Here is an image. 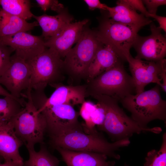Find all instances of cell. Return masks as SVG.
Segmentation results:
<instances>
[{
	"label": "cell",
	"instance_id": "cell-7",
	"mask_svg": "<svg viewBox=\"0 0 166 166\" xmlns=\"http://www.w3.org/2000/svg\"><path fill=\"white\" fill-rule=\"evenodd\" d=\"M26 61L31 70L30 85L34 90H44L48 85L61 83L65 79L63 60L50 48L46 47Z\"/></svg>",
	"mask_w": 166,
	"mask_h": 166
},
{
	"label": "cell",
	"instance_id": "cell-3",
	"mask_svg": "<svg viewBox=\"0 0 166 166\" xmlns=\"http://www.w3.org/2000/svg\"><path fill=\"white\" fill-rule=\"evenodd\" d=\"M158 85L151 89L129 95L120 102L129 111L131 118L140 126L147 128L151 121L158 119L166 122V101L162 99Z\"/></svg>",
	"mask_w": 166,
	"mask_h": 166
},
{
	"label": "cell",
	"instance_id": "cell-12",
	"mask_svg": "<svg viewBox=\"0 0 166 166\" xmlns=\"http://www.w3.org/2000/svg\"><path fill=\"white\" fill-rule=\"evenodd\" d=\"M55 89L49 97H45L33 103L38 112L53 106L67 104L73 106L82 104L85 101L86 86L85 84L66 85L61 83L49 85Z\"/></svg>",
	"mask_w": 166,
	"mask_h": 166
},
{
	"label": "cell",
	"instance_id": "cell-32",
	"mask_svg": "<svg viewBox=\"0 0 166 166\" xmlns=\"http://www.w3.org/2000/svg\"><path fill=\"white\" fill-rule=\"evenodd\" d=\"M84 1L87 4L90 10H93L96 9H99L107 10L108 6L101 3L99 0H84Z\"/></svg>",
	"mask_w": 166,
	"mask_h": 166
},
{
	"label": "cell",
	"instance_id": "cell-4",
	"mask_svg": "<svg viewBox=\"0 0 166 166\" xmlns=\"http://www.w3.org/2000/svg\"><path fill=\"white\" fill-rule=\"evenodd\" d=\"M120 61L109 70L87 82L86 97L103 95L120 101L126 96L136 93L133 79Z\"/></svg>",
	"mask_w": 166,
	"mask_h": 166
},
{
	"label": "cell",
	"instance_id": "cell-1",
	"mask_svg": "<svg viewBox=\"0 0 166 166\" xmlns=\"http://www.w3.org/2000/svg\"><path fill=\"white\" fill-rule=\"evenodd\" d=\"M50 138V143L55 148H60L73 151L99 153L117 160L120 159V156L116 151L121 147L128 146L130 143L128 139L110 143L97 131L85 133L82 127Z\"/></svg>",
	"mask_w": 166,
	"mask_h": 166
},
{
	"label": "cell",
	"instance_id": "cell-19",
	"mask_svg": "<svg viewBox=\"0 0 166 166\" xmlns=\"http://www.w3.org/2000/svg\"><path fill=\"white\" fill-rule=\"evenodd\" d=\"M117 5L108 6V17L114 21L124 24L141 28L150 24L152 21L143 14H138L122 0L117 1Z\"/></svg>",
	"mask_w": 166,
	"mask_h": 166
},
{
	"label": "cell",
	"instance_id": "cell-31",
	"mask_svg": "<svg viewBox=\"0 0 166 166\" xmlns=\"http://www.w3.org/2000/svg\"><path fill=\"white\" fill-rule=\"evenodd\" d=\"M142 2L145 5L148 13L153 15L156 14L158 7L166 4V0H144Z\"/></svg>",
	"mask_w": 166,
	"mask_h": 166
},
{
	"label": "cell",
	"instance_id": "cell-23",
	"mask_svg": "<svg viewBox=\"0 0 166 166\" xmlns=\"http://www.w3.org/2000/svg\"><path fill=\"white\" fill-rule=\"evenodd\" d=\"M0 6L5 12L26 20L31 19L34 15L30 10V0H0Z\"/></svg>",
	"mask_w": 166,
	"mask_h": 166
},
{
	"label": "cell",
	"instance_id": "cell-2",
	"mask_svg": "<svg viewBox=\"0 0 166 166\" xmlns=\"http://www.w3.org/2000/svg\"><path fill=\"white\" fill-rule=\"evenodd\" d=\"M97 101L103 109L105 118L98 126L105 132L114 141L128 139L134 134L151 132L156 134L162 131L160 127L144 128L128 117L119 106L118 101L111 97L103 95L91 96Z\"/></svg>",
	"mask_w": 166,
	"mask_h": 166
},
{
	"label": "cell",
	"instance_id": "cell-35",
	"mask_svg": "<svg viewBox=\"0 0 166 166\" xmlns=\"http://www.w3.org/2000/svg\"><path fill=\"white\" fill-rule=\"evenodd\" d=\"M23 163L14 161H4L3 163H0V166H23Z\"/></svg>",
	"mask_w": 166,
	"mask_h": 166
},
{
	"label": "cell",
	"instance_id": "cell-28",
	"mask_svg": "<svg viewBox=\"0 0 166 166\" xmlns=\"http://www.w3.org/2000/svg\"><path fill=\"white\" fill-rule=\"evenodd\" d=\"M38 6L44 12L49 10L55 11L58 14L64 10L63 4L56 0H36Z\"/></svg>",
	"mask_w": 166,
	"mask_h": 166
},
{
	"label": "cell",
	"instance_id": "cell-24",
	"mask_svg": "<svg viewBox=\"0 0 166 166\" xmlns=\"http://www.w3.org/2000/svg\"><path fill=\"white\" fill-rule=\"evenodd\" d=\"M23 107L18 101L9 97L0 98V124L9 122Z\"/></svg>",
	"mask_w": 166,
	"mask_h": 166
},
{
	"label": "cell",
	"instance_id": "cell-14",
	"mask_svg": "<svg viewBox=\"0 0 166 166\" xmlns=\"http://www.w3.org/2000/svg\"><path fill=\"white\" fill-rule=\"evenodd\" d=\"M0 43L11 47L17 56L26 61L33 58L46 48L41 36L34 35L27 32L0 37Z\"/></svg>",
	"mask_w": 166,
	"mask_h": 166
},
{
	"label": "cell",
	"instance_id": "cell-21",
	"mask_svg": "<svg viewBox=\"0 0 166 166\" xmlns=\"http://www.w3.org/2000/svg\"><path fill=\"white\" fill-rule=\"evenodd\" d=\"M39 26L37 21L30 23L18 17L0 10V37L27 32Z\"/></svg>",
	"mask_w": 166,
	"mask_h": 166
},
{
	"label": "cell",
	"instance_id": "cell-30",
	"mask_svg": "<svg viewBox=\"0 0 166 166\" xmlns=\"http://www.w3.org/2000/svg\"><path fill=\"white\" fill-rule=\"evenodd\" d=\"M97 107L93 113L91 117V122L94 126L97 125L98 126L101 125L105 118V113L103 109L98 104Z\"/></svg>",
	"mask_w": 166,
	"mask_h": 166
},
{
	"label": "cell",
	"instance_id": "cell-29",
	"mask_svg": "<svg viewBox=\"0 0 166 166\" xmlns=\"http://www.w3.org/2000/svg\"><path fill=\"white\" fill-rule=\"evenodd\" d=\"M123 1L132 9L136 11L141 12L145 17L149 18V14L145 7L142 0H122Z\"/></svg>",
	"mask_w": 166,
	"mask_h": 166
},
{
	"label": "cell",
	"instance_id": "cell-34",
	"mask_svg": "<svg viewBox=\"0 0 166 166\" xmlns=\"http://www.w3.org/2000/svg\"><path fill=\"white\" fill-rule=\"evenodd\" d=\"M0 95L2 96L5 97H9L15 99L16 100L18 101L22 105V106L24 107L26 101L24 99L21 98L19 99L13 97L12 95L7 91L6 89H4L1 85L0 84Z\"/></svg>",
	"mask_w": 166,
	"mask_h": 166
},
{
	"label": "cell",
	"instance_id": "cell-10",
	"mask_svg": "<svg viewBox=\"0 0 166 166\" xmlns=\"http://www.w3.org/2000/svg\"><path fill=\"white\" fill-rule=\"evenodd\" d=\"M135 88L136 94L144 91L145 87L150 83L160 86L161 75L166 70L164 58L157 61H144L133 57L130 54L126 59Z\"/></svg>",
	"mask_w": 166,
	"mask_h": 166
},
{
	"label": "cell",
	"instance_id": "cell-15",
	"mask_svg": "<svg viewBox=\"0 0 166 166\" xmlns=\"http://www.w3.org/2000/svg\"><path fill=\"white\" fill-rule=\"evenodd\" d=\"M88 21L85 19L69 24L56 35L45 41V47L52 49L61 58H64L73 45L79 39L83 27Z\"/></svg>",
	"mask_w": 166,
	"mask_h": 166
},
{
	"label": "cell",
	"instance_id": "cell-17",
	"mask_svg": "<svg viewBox=\"0 0 166 166\" xmlns=\"http://www.w3.org/2000/svg\"><path fill=\"white\" fill-rule=\"evenodd\" d=\"M23 144L17 136L10 121L0 124V155L4 161H14L23 163L19 151Z\"/></svg>",
	"mask_w": 166,
	"mask_h": 166
},
{
	"label": "cell",
	"instance_id": "cell-37",
	"mask_svg": "<svg viewBox=\"0 0 166 166\" xmlns=\"http://www.w3.org/2000/svg\"><path fill=\"white\" fill-rule=\"evenodd\" d=\"M114 166V165H111L110 166ZM124 166H129L126 163H125Z\"/></svg>",
	"mask_w": 166,
	"mask_h": 166
},
{
	"label": "cell",
	"instance_id": "cell-8",
	"mask_svg": "<svg viewBox=\"0 0 166 166\" xmlns=\"http://www.w3.org/2000/svg\"><path fill=\"white\" fill-rule=\"evenodd\" d=\"M141 28L116 22L107 16L100 22L96 34L102 43L111 46L124 62Z\"/></svg>",
	"mask_w": 166,
	"mask_h": 166
},
{
	"label": "cell",
	"instance_id": "cell-5",
	"mask_svg": "<svg viewBox=\"0 0 166 166\" xmlns=\"http://www.w3.org/2000/svg\"><path fill=\"white\" fill-rule=\"evenodd\" d=\"M32 89L30 85L23 94L27 101L24 107L11 120L17 136L27 148H34L37 143L43 144L46 131L45 119L38 113L33 102L31 96Z\"/></svg>",
	"mask_w": 166,
	"mask_h": 166
},
{
	"label": "cell",
	"instance_id": "cell-25",
	"mask_svg": "<svg viewBox=\"0 0 166 166\" xmlns=\"http://www.w3.org/2000/svg\"><path fill=\"white\" fill-rule=\"evenodd\" d=\"M144 166H166V133L162 136L161 146L158 150L148 152L145 158Z\"/></svg>",
	"mask_w": 166,
	"mask_h": 166
},
{
	"label": "cell",
	"instance_id": "cell-16",
	"mask_svg": "<svg viewBox=\"0 0 166 166\" xmlns=\"http://www.w3.org/2000/svg\"><path fill=\"white\" fill-rule=\"evenodd\" d=\"M123 61L110 46L102 43L87 69L85 79L88 82Z\"/></svg>",
	"mask_w": 166,
	"mask_h": 166
},
{
	"label": "cell",
	"instance_id": "cell-26",
	"mask_svg": "<svg viewBox=\"0 0 166 166\" xmlns=\"http://www.w3.org/2000/svg\"><path fill=\"white\" fill-rule=\"evenodd\" d=\"M97 107V105L89 101H85L82 104L79 114L85 121V123L82 125L84 129L90 131L94 129V126L91 122V116Z\"/></svg>",
	"mask_w": 166,
	"mask_h": 166
},
{
	"label": "cell",
	"instance_id": "cell-36",
	"mask_svg": "<svg viewBox=\"0 0 166 166\" xmlns=\"http://www.w3.org/2000/svg\"><path fill=\"white\" fill-rule=\"evenodd\" d=\"M4 160L3 157L0 155V163H1L2 160Z\"/></svg>",
	"mask_w": 166,
	"mask_h": 166
},
{
	"label": "cell",
	"instance_id": "cell-9",
	"mask_svg": "<svg viewBox=\"0 0 166 166\" xmlns=\"http://www.w3.org/2000/svg\"><path fill=\"white\" fill-rule=\"evenodd\" d=\"M40 113L45 119L46 131L50 137L82 127L78 120L79 113L71 105L63 104L49 107Z\"/></svg>",
	"mask_w": 166,
	"mask_h": 166
},
{
	"label": "cell",
	"instance_id": "cell-11",
	"mask_svg": "<svg viewBox=\"0 0 166 166\" xmlns=\"http://www.w3.org/2000/svg\"><path fill=\"white\" fill-rule=\"evenodd\" d=\"M31 72L26 60L15 53L11 57L10 65L0 77V84L5 86L14 97L22 98V91L30 85Z\"/></svg>",
	"mask_w": 166,
	"mask_h": 166
},
{
	"label": "cell",
	"instance_id": "cell-27",
	"mask_svg": "<svg viewBox=\"0 0 166 166\" xmlns=\"http://www.w3.org/2000/svg\"><path fill=\"white\" fill-rule=\"evenodd\" d=\"M14 50L0 43V77L6 72L11 63V54Z\"/></svg>",
	"mask_w": 166,
	"mask_h": 166
},
{
	"label": "cell",
	"instance_id": "cell-6",
	"mask_svg": "<svg viewBox=\"0 0 166 166\" xmlns=\"http://www.w3.org/2000/svg\"><path fill=\"white\" fill-rule=\"evenodd\" d=\"M101 44L95 32L83 30L76 45L63 60L65 73L72 81L78 82L85 79L88 67Z\"/></svg>",
	"mask_w": 166,
	"mask_h": 166
},
{
	"label": "cell",
	"instance_id": "cell-33",
	"mask_svg": "<svg viewBox=\"0 0 166 166\" xmlns=\"http://www.w3.org/2000/svg\"><path fill=\"white\" fill-rule=\"evenodd\" d=\"M151 17L154 18L157 21L159 25L158 27L161 30L166 32V17L164 16H160L156 14H149V18Z\"/></svg>",
	"mask_w": 166,
	"mask_h": 166
},
{
	"label": "cell",
	"instance_id": "cell-20",
	"mask_svg": "<svg viewBox=\"0 0 166 166\" xmlns=\"http://www.w3.org/2000/svg\"><path fill=\"white\" fill-rule=\"evenodd\" d=\"M38 22L42 30V37L45 41L52 38L66 26L72 22L73 18L64 10L57 15L44 14L33 17Z\"/></svg>",
	"mask_w": 166,
	"mask_h": 166
},
{
	"label": "cell",
	"instance_id": "cell-18",
	"mask_svg": "<svg viewBox=\"0 0 166 166\" xmlns=\"http://www.w3.org/2000/svg\"><path fill=\"white\" fill-rule=\"evenodd\" d=\"M55 149L67 166H110L115 162L107 160V156L99 153L76 151L60 148Z\"/></svg>",
	"mask_w": 166,
	"mask_h": 166
},
{
	"label": "cell",
	"instance_id": "cell-22",
	"mask_svg": "<svg viewBox=\"0 0 166 166\" xmlns=\"http://www.w3.org/2000/svg\"><path fill=\"white\" fill-rule=\"evenodd\" d=\"M42 144L39 150L27 148L29 158L23 163V166H58L60 161L48 151Z\"/></svg>",
	"mask_w": 166,
	"mask_h": 166
},
{
	"label": "cell",
	"instance_id": "cell-13",
	"mask_svg": "<svg viewBox=\"0 0 166 166\" xmlns=\"http://www.w3.org/2000/svg\"><path fill=\"white\" fill-rule=\"evenodd\" d=\"M151 34L141 36L137 34L132 45L137 55L135 58L157 61L164 58L166 55V39L160 29L152 22Z\"/></svg>",
	"mask_w": 166,
	"mask_h": 166
}]
</instances>
